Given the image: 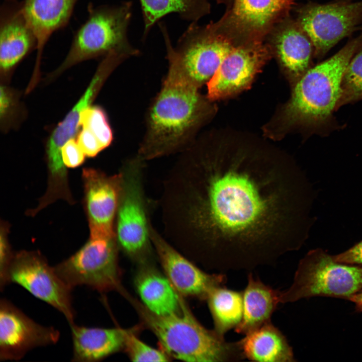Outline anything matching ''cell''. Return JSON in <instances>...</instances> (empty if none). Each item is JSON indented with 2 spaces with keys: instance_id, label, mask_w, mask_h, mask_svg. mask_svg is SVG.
<instances>
[{
  "instance_id": "obj_1",
  "label": "cell",
  "mask_w": 362,
  "mask_h": 362,
  "mask_svg": "<svg viewBox=\"0 0 362 362\" xmlns=\"http://www.w3.org/2000/svg\"><path fill=\"white\" fill-rule=\"evenodd\" d=\"M183 152L163 197L172 237L189 241L221 272L273 264L302 246L316 193L295 163L246 149Z\"/></svg>"
},
{
  "instance_id": "obj_2",
  "label": "cell",
  "mask_w": 362,
  "mask_h": 362,
  "mask_svg": "<svg viewBox=\"0 0 362 362\" xmlns=\"http://www.w3.org/2000/svg\"><path fill=\"white\" fill-rule=\"evenodd\" d=\"M168 71L150 105L146 130L137 155L148 160L183 152L192 144L207 111L197 85L167 54Z\"/></svg>"
},
{
  "instance_id": "obj_3",
  "label": "cell",
  "mask_w": 362,
  "mask_h": 362,
  "mask_svg": "<svg viewBox=\"0 0 362 362\" xmlns=\"http://www.w3.org/2000/svg\"><path fill=\"white\" fill-rule=\"evenodd\" d=\"M361 48L362 35L299 78L284 112L287 125L304 127L320 135L337 128L333 113L340 99L343 76Z\"/></svg>"
},
{
  "instance_id": "obj_4",
  "label": "cell",
  "mask_w": 362,
  "mask_h": 362,
  "mask_svg": "<svg viewBox=\"0 0 362 362\" xmlns=\"http://www.w3.org/2000/svg\"><path fill=\"white\" fill-rule=\"evenodd\" d=\"M127 297L168 356L191 362L234 361L245 358L239 340L226 341L214 330L206 329L193 316L182 298L178 311L158 316Z\"/></svg>"
},
{
  "instance_id": "obj_5",
  "label": "cell",
  "mask_w": 362,
  "mask_h": 362,
  "mask_svg": "<svg viewBox=\"0 0 362 362\" xmlns=\"http://www.w3.org/2000/svg\"><path fill=\"white\" fill-rule=\"evenodd\" d=\"M132 6L131 2L98 7L89 4L87 18L75 32L68 54L55 73L114 51L138 55L139 50L131 46L127 37Z\"/></svg>"
},
{
  "instance_id": "obj_6",
  "label": "cell",
  "mask_w": 362,
  "mask_h": 362,
  "mask_svg": "<svg viewBox=\"0 0 362 362\" xmlns=\"http://www.w3.org/2000/svg\"><path fill=\"white\" fill-rule=\"evenodd\" d=\"M362 290V266L336 261L321 248L300 261L293 283L281 292L280 303L316 296L349 299Z\"/></svg>"
},
{
  "instance_id": "obj_7",
  "label": "cell",
  "mask_w": 362,
  "mask_h": 362,
  "mask_svg": "<svg viewBox=\"0 0 362 362\" xmlns=\"http://www.w3.org/2000/svg\"><path fill=\"white\" fill-rule=\"evenodd\" d=\"M145 162L136 155L121 168V189L115 226L119 247L142 262L150 255L152 245L143 186Z\"/></svg>"
},
{
  "instance_id": "obj_8",
  "label": "cell",
  "mask_w": 362,
  "mask_h": 362,
  "mask_svg": "<svg viewBox=\"0 0 362 362\" xmlns=\"http://www.w3.org/2000/svg\"><path fill=\"white\" fill-rule=\"evenodd\" d=\"M119 247L116 235L89 237L75 253L54 266L55 270L71 289L83 285L101 293L115 290L123 294Z\"/></svg>"
},
{
  "instance_id": "obj_9",
  "label": "cell",
  "mask_w": 362,
  "mask_h": 362,
  "mask_svg": "<svg viewBox=\"0 0 362 362\" xmlns=\"http://www.w3.org/2000/svg\"><path fill=\"white\" fill-rule=\"evenodd\" d=\"M15 283L35 297L61 312L70 325L73 324L75 312L71 291L37 251L22 250L14 253L7 273V284Z\"/></svg>"
},
{
  "instance_id": "obj_10",
  "label": "cell",
  "mask_w": 362,
  "mask_h": 362,
  "mask_svg": "<svg viewBox=\"0 0 362 362\" xmlns=\"http://www.w3.org/2000/svg\"><path fill=\"white\" fill-rule=\"evenodd\" d=\"M311 40L314 56L322 58L362 20V1L310 3L300 8L296 20Z\"/></svg>"
},
{
  "instance_id": "obj_11",
  "label": "cell",
  "mask_w": 362,
  "mask_h": 362,
  "mask_svg": "<svg viewBox=\"0 0 362 362\" xmlns=\"http://www.w3.org/2000/svg\"><path fill=\"white\" fill-rule=\"evenodd\" d=\"M295 0H232L215 28L235 41H265L280 22L290 16Z\"/></svg>"
},
{
  "instance_id": "obj_12",
  "label": "cell",
  "mask_w": 362,
  "mask_h": 362,
  "mask_svg": "<svg viewBox=\"0 0 362 362\" xmlns=\"http://www.w3.org/2000/svg\"><path fill=\"white\" fill-rule=\"evenodd\" d=\"M272 54L265 41L235 42L207 82L208 98L221 99L247 87Z\"/></svg>"
},
{
  "instance_id": "obj_13",
  "label": "cell",
  "mask_w": 362,
  "mask_h": 362,
  "mask_svg": "<svg viewBox=\"0 0 362 362\" xmlns=\"http://www.w3.org/2000/svg\"><path fill=\"white\" fill-rule=\"evenodd\" d=\"M116 67L117 64L112 59H103L85 93L51 134L46 148L47 186L50 189L61 191L68 186L67 167L62 158V147L75 135L80 126L82 111L90 106L104 81Z\"/></svg>"
},
{
  "instance_id": "obj_14",
  "label": "cell",
  "mask_w": 362,
  "mask_h": 362,
  "mask_svg": "<svg viewBox=\"0 0 362 362\" xmlns=\"http://www.w3.org/2000/svg\"><path fill=\"white\" fill-rule=\"evenodd\" d=\"M58 330L35 322L6 299L0 301V360H19L29 350L55 344Z\"/></svg>"
},
{
  "instance_id": "obj_15",
  "label": "cell",
  "mask_w": 362,
  "mask_h": 362,
  "mask_svg": "<svg viewBox=\"0 0 362 362\" xmlns=\"http://www.w3.org/2000/svg\"><path fill=\"white\" fill-rule=\"evenodd\" d=\"M84 205L89 237L115 235V220L121 189V174L108 175L84 168L82 172Z\"/></svg>"
},
{
  "instance_id": "obj_16",
  "label": "cell",
  "mask_w": 362,
  "mask_h": 362,
  "mask_svg": "<svg viewBox=\"0 0 362 362\" xmlns=\"http://www.w3.org/2000/svg\"><path fill=\"white\" fill-rule=\"evenodd\" d=\"M150 235L166 277L181 295L207 300L214 289L224 285V274H210L202 270L177 251L152 226Z\"/></svg>"
},
{
  "instance_id": "obj_17",
  "label": "cell",
  "mask_w": 362,
  "mask_h": 362,
  "mask_svg": "<svg viewBox=\"0 0 362 362\" xmlns=\"http://www.w3.org/2000/svg\"><path fill=\"white\" fill-rule=\"evenodd\" d=\"M37 47V38L22 1L4 0L0 7L1 70H11Z\"/></svg>"
},
{
  "instance_id": "obj_18",
  "label": "cell",
  "mask_w": 362,
  "mask_h": 362,
  "mask_svg": "<svg viewBox=\"0 0 362 362\" xmlns=\"http://www.w3.org/2000/svg\"><path fill=\"white\" fill-rule=\"evenodd\" d=\"M266 40L272 53L295 76L299 78L310 68L313 46L296 20L290 16L284 19L274 28Z\"/></svg>"
},
{
  "instance_id": "obj_19",
  "label": "cell",
  "mask_w": 362,
  "mask_h": 362,
  "mask_svg": "<svg viewBox=\"0 0 362 362\" xmlns=\"http://www.w3.org/2000/svg\"><path fill=\"white\" fill-rule=\"evenodd\" d=\"M71 327L73 361L95 362L124 348L126 339L138 327L130 329L79 326Z\"/></svg>"
},
{
  "instance_id": "obj_20",
  "label": "cell",
  "mask_w": 362,
  "mask_h": 362,
  "mask_svg": "<svg viewBox=\"0 0 362 362\" xmlns=\"http://www.w3.org/2000/svg\"><path fill=\"white\" fill-rule=\"evenodd\" d=\"M77 1H22L25 14L37 40L36 66L51 35L68 24Z\"/></svg>"
},
{
  "instance_id": "obj_21",
  "label": "cell",
  "mask_w": 362,
  "mask_h": 362,
  "mask_svg": "<svg viewBox=\"0 0 362 362\" xmlns=\"http://www.w3.org/2000/svg\"><path fill=\"white\" fill-rule=\"evenodd\" d=\"M281 292L264 284L251 273L242 291V318L235 328L239 333L246 335L270 321L271 317L280 303Z\"/></svg>"
},
{
  "instance_id": "obj_22",
  "label": "cell",
  "mask_w": 362,
  "mask_h": 362,
  "mask_svg": "<svg viewBox=\"0 0 362 362\" xmlns=\"http://www.w3.org/2000/svg\"><path fill=\"white\" fill-rule=\"evenodd\" d=\"M245 358L259 362H295L292 347L271 321L240 340Z\"/></svg>"
},
{
  "instance_id": "obj_23",
  "label": "cell",
  "mask_w": 362,
  "mask_h": 362,
  "mask_svg": "<svg viewBox=\"0 0 362 362\" xmlns=\"http://www.w3.org/2000/svg\"><path fill=\"white\" fill-rule=\"evenodd\" d=\"M136 286L143 305L152 313L165 316L179 310L182 295L166 277L146 268L137 276Z\"/></svg>"
},
{
  "instance_id": "obj_24",
  "label": "cell",
  "mask_w": 362,
  "mask_h": 362,
  "mask_svg": "<svg viewBox=\"0 0 362 362\" xmlns=\"http://www.w3.org/2000/svg\"><path fill=\"white\" fill-rule=\"evenodd\" d=\"M144 24L143 39L156 22L168 14L177 13L182 18L197 22L210 12L208 0H139Z\"/></svg>"
},
{
  "instance_id": "obj_25",
  "label": "cell",
  "mask_w": 362,
  "mask_h": 362,
  "mask_svg": "<svg viewBox=\"0 0 362 362\" xmlns=\"http://www.w3.org/2000/svg\"><path fill=\"white\" fill-rule=\"evenodd\" d=\"M211 313L214 330L219 335L235 328L243 316L242 291L239 292L226 288L224 285L216 288L207 299Z\"/></svg>"
},
{
  "instance_id": "obj_26",
  "label": "cell",
  "mask_w": 362,
  "mask_h": 362,
  "mask_svg": "<svg viewBox=\"0 0 362 362\" xmlns=\"http://www.w3.org/2000/svg\"><path fill=\"white\" fill-rule=\"evenodd\" d=\"M362 100V48L353 56L344 72L337 110Z\"/></svg>"
},
{
  "instance_id": "obj_27",
  "label": "cell",
  "mask_w": 362,
  "mask_h": 362,
  "mask_svg": "<svg viewBox=\"0 0 362 362\" xmlns=\"http://www.w3.org/2000/svg\"><path fill=\"white\" fill-rule=\"evenodd\" d=\"M79 124L93 133L105 149L111 143L112 130L107 115L101 107L89 106L83 110Z\"/></svg>"
},
{
  "instance_id": "obj_28",
  "label": "cell",
  "mask_w": 362,
  "mask_h": 362,
  "mask_svg": "<svg viewBox=\"0 0 362 362\" xmlns=\"http://www.w3.org/2000/svg\"><path fill=\"white\" fill-rule=\"evenodd\" d=\"M137 330L134 331L128 335L124 347L132 361H168V356L163 351L154 348L140 340L136 336L135 333Z\"/></svg>"
},
{
  "instance_id": "obj_29",
  "label": "cell",
  "mask_w": 362,
  "mask_h": 362,
  "mask_svg": "<svg viewBox=\"0 0 362 362\" xmlns=\"http://www.w3.org/2000/svg\"><path fill=\"white\" fill-rule=\"evenodd\" d=\"M8 225L1 222L0 235V288L2 291L7 285V273L14 253L8 240Z\"/></svg>"
},
{
  "instance_id": "obj_30",
  "label": "cell",
  "mask_w": 362,
  "mask_h": 362,
  "mask_svg": "<svg viewBox=\"0 0 362 362\" xmlns=\"http://www.w3.org/2000/svg\"><path fill=\"white\" fill-rule=\"evenodd\" d=\"M62 158L67 167L75 168L84 161L85 155L77 141L73 138L69 140L61 149Z\"/></svg>"
},
{
  "instance_id": "obj_31",
  "label": "cell",
  "mask_w": 362,
  "mask_h": 362,
  "mask_svg": "<svg viewBox=\"0 0 362 362\" xmlns=\"http://www.w3.org/2000/svg\"><path fill=\"white\" fill-rule=\"evenodd\" d=\"M77 142L86 156L94 157L105 149L95 135L83 128L77 136Z\"/></svg>"
},
{
  "instance_id": "obj_32",
  "label": "cell",
  "mask_w": 362,
  "mask_h": 362,
  "mask_svg": "<svg viewBox=\"0 0 362 362\" xmlns=\"http://www.w3.org/2000/svg\"><path fill=\"white\" fill-rule=\"evenodd\" d=\"M337 262L362 266V240L339 254L333 255Z\"/></svg>"
},
{
  "instance_id": "obj_33",
  "label": "cell",
  "mask_w": 362,
  "mask_h": 362,
  "mask_svg": "<svg viewBox=\"0 0 362 362\" xmlns=\"http://www.w3.org/2000/svg\"><path fill=\"white\" fill-rule=\"evenodd\" d=\"M11 99L8 92L4 86L1 87L0 113L1 117L4 116L10 105Z\"/></svg>"
},
{
  "instance_id": "obj_34",
  "label": "cell",
  "mask_w": 362,
  "mask_h": 362,
  "mask_svg": "<svg viewBox=\"0 0 362 362\" xmlns=\"http://www.w3.org/2000/svg\"><path fill=\"white\" fill-rule=\"evenodd\" d=\"M348 300L354 304L357 312H362V290L352 296Z\"/></svg>"
},
{
  "instance_id": "obj_35",
  "label": "cell",
  "mask_w": 362,
  "mask_h": 362,
  "mask_svg": "<svg viewBox=\"0 0 362 362\" xmlns=\"http://www.w3.org/2000/svg\"><path fill=\"white\" fill-rule=\"evenodd\" d=\"M219 4H225L226 7H228L231 4L232 0H217Z\"/></svg>"
},
{
  "instance_id": "obj_36",
  "label": "cell",
  "mask_w": 362,
  "mask_h": 362,
  "mask_svg": "<svg viewBox=\"0 0 362 362\" xmlns=\"http://www.w3.org/2000/svg\"><path fill=\"white\" fill-rule=\"evenodd\" d=\"M348 1H351V0H348Z\"/></svg>"
}]
</instances>
